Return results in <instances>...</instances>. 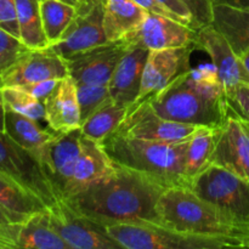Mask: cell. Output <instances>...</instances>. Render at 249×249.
<instances>
[{
  "label": "cell",
  "mask_w": 249,
  "mask_h": 249,
  "mask_svg": "<svg viewBox=\"0 0 249 249\" xmlns=\"http://www.w3.org/2000/svg\"><path fill=\"white\" fill-rule=\"evenodd\" d=\"M165 187L130 168L116 163L105 179L63 199L70 208L102 225L157 224L158 199Z\"/></svg>",
  "instance_id": "1"
},
{
  "label": "cell",
  "mask_w": 249,
  "mask_h": 249,
  "mask_svg": "<svg viewBox=\"0 0 249 249\" xmlns=\"http://www.w3.org/2000/svg\"><path fill=\"white\" fill-rule=\"evenodd\" d=\"M189 140L160 142L141 140L113 133L102 142L114 163L147 175L165 189L190 186L185 174V157Z\"/></svg>",
  "instance_id": "2"
},
{
  "label": "cell",
  "mask_w": 249,
  "mask_h": 249,
  "mask_svg": "<svg viewBox=\"0 0 249 249\" xmlns=\"http://www.w3.org/2000/svg\"><path fill=\"white\" fill-rule=\"evenodd\" d=\"M160 225L189 235L231 241L237 248H249V240L223 213L199 198L189 186L165 189L158 199Z\"/></svg>",
  "instance_id": "3"
},
{
  "label": "cell",
  "mask_w": 249,
  "mask_h": 249,
  "mask_svg": "<svg viewBox=\"0 0 249 249\" xmlns=\"http://www.w3.org/2000/svg\"><path fill=\"white\" fill-rule=\"evenodd\" d=\"M146 101L163 118L194 125L220 128L231 111L228 100H213L197 91L186 72Z\"/></svg>",
  "instance_id": "4"
},
{
  "label": "cell",
  "mask_w": 249,
  "mask_h": 249,
  "mask_svg": "<svg viewBox=\"0 0 249 249\" xmlns=\"http://www.w3.org/2000/svg\"><path fill=\"white\" fill-rule=\"evenodd\" d=\"M189 187L223 213L249 240V180L211 163L191 180Z\"/></svg>",
  "instance_id": "5"
},
{
  "label": "cell",
  "mask_w": 249,
  "mask_h": 249,
  "mask_svg": "<svg viewBox=\"0 0 249 249\" xmlns=\"http://www.w3.org/2000/svg\"><path fill=\"white\" fill-rule=\"evenodd\" d=\"M107 232L128 249H221L237 248L224 238L178 232L157 224H111Z\"/></svg>",
  "instance_id": "6"
},
{
  "label": "cell",
  "mask_w": 249,
  "mask_h": 249,
  "mask_svg": "<svg viewBox=\"0 0 249 249\" xmlns=\"http://www.w3.org/2000/svg\"><path fill=\"white\" fill-rule=\"evenodd\" d=\"M0 172L53 207L58 202L36 153L0 131Z\"/></svg>",
  "instance_id": "7"
},
{
  "label": "cell",
  "mask_w": 249,
  "mask_h": 249,
  "mask_svg": "<svg viewBox=\"0 0 249 249\" xmlns=\"http://www.w3.org/2000/svg\"><path fill=\"white\" fill-rule=\"evenodd\" d=\"M82 130L57 133L36 153L58 201L67 197L75 164L80 155Z\"/></svg>",
  "instance_id": "8"
},
{
  "label": "cell",
  "mask_w": 249,
  "mask_h": 249,
  "mask_svg": "<svg viewBox=\"0 0 249 249\" xmlns=\"http://www.w3.org/2000/svg\"><path fill=\"white\" fill-rule=\"evenodd\" d=\"M53 230L71 249H118L122 246L107 232L106 226L77 213L63 201L48 208Z\"/></svg>",
  "instance_id": "9"
},
{
  "label": "cell",
  "mask_w": 249,
  "mask_h": 249,
  "mask_svg": "<svg viewBox=\"0 0 249 249\" xmlns=\"http://www.w3.org/2000/svg\"><path fill=\"white\" fill-rule=\"evenodd\" d=\"M198 126L163 118L153 111L147 101L134 105L114 133L141 140L160 142H181L189 140Z\"/></svg>",
  "instance_id": "10"
},
{
  "label": "cell",
  "mask_w": 249,
  "mask_h": 249,
  "mask_svg": "<svg viewBox=\"0 0 249 249\" xmlns=\"http://www.w3.org/2000/svg\"><path fill=\"white\" fill-rule=\"evenodd\" d=\"M105 0H85L77 7V15L62 39L51 50L67 58L75 53L108 43L104 31Z\"/></svg>",
  "instance_id": "11"
},
{
  "label": "cell",
  "mask_w": 249,
  "mask_h": 249,
  "mask_svg": "<svg viewBox=\"0 0 249 249\" xmlns=\"http://www.w3.org/2000/svg\"><path fill=\"white\" fill-rule=\"evenodd\" d=\"M130 43L108 41L65 58L68 74L77 84L108 85L112 74Z\"/></svg>",
  "instance_id": "12"
},
{
  "label": "cell",
  "mask_w": 249,
  "mask_h": 249,
  "mask_svg": "<svg viewBox=\"0 0 249 249\" xmlns=\"http://www.w3.org/2000/svg\"><path fill=\"white\" fill-rule=\"evenodd\" d=\"M195 44L197 49L203 50L211 57L218 70L228 101L232 99L240 85L249 84V73L240 56L236 55L225 36L212 24L197 31Z\"/></svg>",
  "instance_id": "13"
},
{
  "label": "cell",
  "mask_w": 249,
  "mask_h": 249,
  "mask_svg": "<svg viewBox=\"0 0 249 249\" xmlns=\"http://www.w3.org/2000/svg\"><path fill=\"white\" fill-rule=\"evenodd\" d=\"M195 50H197L196 44L150 51L143 68L140 92L133 106L160 92L175 78L187 72L191 68L190 57Z\"/></svg>",
  "instance_id": "14"
},
{
  "label": "cell",
  "mask_w": 249,
  "mask_h": 249,
  "mask_svg": "<svg viewBox=\"0 0 249 249\" xmlns=\"http://www.w3.org/2000/svg\"><path fill=\"white\" fill-rule=\"evenodd\" d=\"M212 163L249 180V123L232 108L220 128Z\"/></svg>",
  "instance_id": "15"
},
{
  "label": "cell",
  "mask_w": 249,
  "mask_h": 249,
  "mask_svg": "<svg viewBox=\"0 0 249 249\" xmlns=\"http://www.w3.org/2000/svg\"><path fill=\"white\" fill-rule=\"evenodd\" d=\"M67 75L65 58L50 48L28 50L16 62L0 72L2 87H26L49 79H63Z\"/></svg>",
  "instance_id": "16"
},
{
  "label": "cell",
  "mask_w": 249,
  "mask_h": 249,
  "mask_svg": "<svg viewBox=\"0 0 249 249\" xmlns=\"http://www.w3.org/2000/svg\"><path fill=\"white\" fill-rule=\"evenodd\" d=\"M197 31L170 17L151 14L146 16L138 29L125 36V40L152 50L180 48L195 44Z\"/></svg>",
  "instance_id": "17"
},
{
  "label": "cell",
  "mask_w": 249,
  "mask_h": 249,
  "mask_svg": "<svg viewBox=\"0 0 249 249\" xmlns=\"http://www.w3.org/2000/svg\"><path fill=\"white\" fill-rule=\"evenodd\" d=\"M148 53V49L130 44L109 80V94L114 101L129 108L133 106L140 92L143 68Z\"/></svg>",
  "instance_id": "18"
},
{
  "label": "cell",
  "mask_w": 249,
  "mask_h": 249,
  "mask_svg": "<svg viewBox=\"0 0 249 249\" xmlns=\"http://www.w3.org/2000/svg\"><path fill=\"white\" fill-rule=\"evenodd\" d=\"M43 104L45 122L53 133H65L82 126L77 83L70 74L58 82Z\"/></svg>",
  "instance_id": "19"
},
{
  "label": "cell",
  "mask_w": 249,
  "mask_h": 249,
  "mask_svg": "<svg viewBox=\"0 0 249 249\" xmlns=\"http://www.w3.org/2000/svg\"><path fill=\"white\" fill-rule=\"evenodd\" d=\"M114 170L116 163L106 152L102 142H97L83 135L80 140V155L75 164L67 197L105 179Z\"/></svg>",
  "instance_id": "20"
},
{
  "label": "cell",
  "mask_w": 249,
  "mask_h": 249,
  "mask_svg": "<svg viewBox=\"0 0 249 249\" xmlns=\"http://www.w3.org/2000/svg\"><path fill=\"white\" fill-rule=\"evenodd\" d=\"M147 10L134 0H105L104 31L108 41H118L140 27Z\"/></svg>",
  "instance_id": "21"
},
{
  "label": "cell",
  "mask_w": 249,
  "mask_h": 249,
  "mask_svg": "<svg viewBox=\"0 0 249 249\" xmlns=\"http://www.w3.org/2000/svg\"><path fill=\"white\" fill-rule=\"evenodd\" d=\"M212 26L220 32L237 56L249 49V10L213 4Z\"/></svg>",
  "instance_id": "22"
},
{
  "label": "cell",
  "mask_w": 249,
  "mask_h": 249,
  "mask_svg": "<svg viewBox=\"0 0 249 249\" xmlns=\"http://www.w3.org/2000/svg\"><path fill=\"white\" fill-rule=\"evenodd\" d=\"M17 248L71 249L51 226L48 209L29 216L18 225Z\"/></svg>",
  "instance_id": "23"
},
{
  "label": "cell",
  "mask_w": 249,
  "mask_h": 249,
  "mask_svg": "<svg viewBox=\"0 0 249 249\" xmlns=\"http://www.w3.org/2000/svg\"><path fill=\"white\" fill-rule=\"evenodd\" d=\"M4 133L22 147L36 153L57 133L41 128L38 122L5 107Z\"/></svg>",
  "instance_id": "24"
},
{
  "label": "cell",
  "mask_w": 249,
  "mask_h": 249,
  "mask_svg": "<svg viewBox=\"0 0 249 249\" xmlns=\"http://www.w3.org/2000/svg\"><path fill=\"white\" fill-rule=\"evenodd\" d=\"M220 128L198 126L194 135L189 139L185 157V174L190 182L212 163Z\"/></svg>",
  "instance_id": "25"
},
{
  "label": "cell",
  "mask_w": 249,
  "mask_h": 249,
  "mask_svg": "<svg viewBox=\"0 0 249 249\" xmlns=\"http://www.w3.org/2000/svg\"><path fill=\"white\" fill-rule=\"evenodd\" d=\"M128 111L129 107L113 99L108 100L83 122L80 126L82 134L97 142H104L118 129Z\"/></svg>",
  "instance_id": "26"
},
{
  "label": "cell",
  "mask_w": 249,
  "mask_h": 249,
  "mask_svg": "<svg viewBox=\"0 0 249 249\" xmlns=\"http://www.w3.org/2000/svg\"><path fill=\"white\" fill-rule=\"evenodd\" d=\"M19 39L29 50L50 48L43 28L40 0H16Z\"/></svg>",
  "instance_id": "27"
},
{
  "label": "cell",
  "mask_w": 249,
  "mask_h": 249,
  "mask_svg": "<svg viewBox=\"0 0 249 249\" xmlns=\"http://www.w3.org/2000/svg\"><path fill=\"white\" fill-rule=\"evenodd\" d=\"M43 28L50 46L62 39L77 15V7L63 0H40Z\"/></svg>",
  "instance_id": "28"
},
{
  "label": "cell",
  "mask_w": 249,
  "mask_h": 249,
  "mask_svg": "<svg viewBox=\"0 0 249 249\" xmlns=\"http://www.w3.org/2000/svg\"><path fill=\"white\" fill-rule=\"evenodd\" d=\"M0 206L7 211L31 216L48 209L40 198L27 191L9 177L0 172Z\"/></svg>",
  "instance_id": "29"
},
{
  "label": "cell",
  "mask_w": 249,
  "mask_h": 249,
  "mask_svg": "<svg viewBox=\"0 0 249 249\" xmlns=\"http://www.w3.org/2000/svg\"><path fill=\"white\" fill-rule=\"evenodd\" d=\"M186 78L190 84L204 96L213 100H228L218 70L213 62L190 68L186 72Z\"/></svg>",
  "instance_id": "30"
},
{
  "label": "cell",
  "mask_w": 249,
  "mask_h": 249,
  "mask_svg": "<svg viewBox=\"0 0 249 249\" xmlns=\"http://www.w3.org/2000/svg\"><path fill=\"white\" fill-rule=\"evenodd\" d=\"M1 94L5 107L36 122L45 121V107L43 102L22 87H2Z\"/></svg>",
  "instance_id": "31"
},
{
  "label": "cell",
  "mask_w": 249,
  "mask_h": 249,
  "mask_svg": "<svg viewBox=\"0 0 249 249\" xmlns=\"http://www.w3.org/2000/svg\"><path fill=\"white\" fill-rule=\"evenodd\" d=\"M82 123L105 102L111 100L108 85L77 84Z\"/></svg>",
  "instance_id": "32"
},
{
  "label": "cell",
  "mask_w": 249,
  "mask_h": 249,
  "mask_svg": "<svg viewBox=\"0 0 249 249\" xmlns=\"http://www.w3.org/2000/svg\"><path fill=\"white\" fill-rule=\"evenodd\" d=\"M28 50L18 36L0 27V72L16 62Z\"/></svg>",
  "instance_id": "33"
},
{
  "label": "cell",
  "mask_w": 249,
  "mask_h": 249,
  "mask_svg": "<svg viewBox=\"0 0 249 249\" xmlns=\"http://www.w3.org/2000/svg\"><path fill=\"white\" fill-rule=\"evenodd\" d=\"M191 10L195 21V29L212 24L213 21V1L212 0H182Z\"/></svg>",
  "instance_id": "34"
},
{
  "label": "cell",
  "mask_w": 249,
  "mask_h": 249,
  "mask_svg": "<svg viewBox=\"0 0 249 249\" xmlns=\"http://www.w3.org/2000/svg\"><path fill=\"white\" fill-rule=\"evenodd\" d=\"M0 27L19 38L16 0H0Z\"/></svg>",
  "instance_id": "35"
},
{
  "label": "cell",
  "mask_w": 249,
  "mask_h": 249,
  "mask_svg": "<svg viewBox=\"0 0 249 249\" xmlns=\"http://www.w3.org/2000/svg\"><path fill=\"white\" fill-rule=\"evenodd\" d=\"M229 105L235 113L249 123V84L240 85Z\"/></svg>",
  "instance_id": "36"
},
{
  "label": "cell",
  "mask_w": 249,
  "mask_h": 249,
  "mask_svg": "<svg viewBox=\"0 0 249 249\" xmlns=\"http://www.w3.org/2000/svg\"><path fill=\"white\" fill-rule=\"evenodd\" d=\"M157 1L162 6H164L165 9L169 10L172 14H174L182 23L195 28V21L191 10L189 9V6L182 0H157Z\"/></svg>",
  "instance_id": "37"
},
{
  "label": "cell",
  "mask_w": 249,
  "mask_h": 249,
  "mask_svg": "<svg viewBox=\"0 0 249 249\" xmlns=\"http://www.w3.org/2000/svg\"><path fill=\"white\" fill-rule=\"evenodd\" d=\"M60 80L61 79H49V80H44V82L36 83V84L26 85V87H22V88L26 89L28 92H31L34 97H36V99L40 100L41 102H44L46 97L53 92V90L55 89L56 85L58 84Z\"/></svg>",
  "instance_id": "38"
},
{
  "label": "cell",
  "mask_w": 249,
  "mask_h": 249,
  "mask_svg": "<svg viewBox=\"0 0 249 249\" xmlns=\"http://www.w3.org/2000/svg\"><path fill=\"white\" fill-rule=\"evenodd\" d=\"M19 224L0 225V249H17L16 240Z\"/></svg>",
  "instance_id": "39"
},
{
  "label": "cell",
  "mask_w": 249,
  "mask_h": 249,
  "mask_svg": "<svg viewBox=\"0 0 249 249\" xmlns=\"http://www.w3.org/2000/svg\"><path fill=\"white\" fill-rule=\"evenodd\" d=\"M134 1L138 2L140 6H142L143 9L147 10V11L151 12V14L162 15V16L170 17V18H174V19H177V21L181 22L179 18H178L177 16H175L174 14H172L169 10L165 9L164 6H162V5H160V2L157 1V0H134ZM181 23H182V22H181Z\"/></svg>",
  "instance_id": "40"
},
{
  "label": "cell",
  "mask_w": 249,
  "mask_h": 249,
  "mask_svg": "<svg viewBox=\"0 0 249 249\" xmlns=\"http://www.w3.org/2000/svg\"><path fill=\"white\" fill-rule=\"evenodd\" d=\"M29 216L23 215V214L15 213V212L7 211L2 206H0V225L2 224H18L23 223Z\"/></svg>",
  "instance_id": "41"
},
{
  "label": "cell",
  "mask_w": 249,
  "mask_h": 249,
  "mask_svg": "<svg viewBox=\"0 0 249 249\" xmlns=\"http://www.w3.org/2000/svg\"><path fill=\"white\" fill-rule=\"evenodd\" d=\"M212 1H213V4H223L229 5V6L249 10V0H212Z\"/></svg>",
  "instance_id": "42"
},
{
  "label": "cell",
  "mask_w": 249,
  "mask_h": 249,
  "mask_svg": "<svg viewBox=\"0 0 249 249\" xmlns=\"http://www.w3.org/2000/svg\"><path fill=\"white\" fill-rule=\"evenodd\" d=\"M1 88H2V83H1V77H0V131L4 133V122H5V104H4V99H2V94H1Z\"/></svg>",
  "instance_id": "43"
},
{
  "label": "cell",
  "mask_w": 249,
  "mask_h": 249,
  "mask_svg": "<svg viewBox=\"0 0 249 249\" xmlns=\"http://www.w3.org/2000/svg\"><path fill=\"white\" fill-rule=\"evenodd\" d=\"M240 58H241V61H242L243 66L246 67V70H247L249 73V49L248 50H246L242 55H240Z\"/></svg>",
  "instance_id": "44"
},
{
  "label": "cell",
  "mask_w": 249,
  "mask_h": 249,
  "mask_svg": "<svg viewBox=\"0 0 249 249\" xmlns=\"http://www.w3.org/2000/svg\"><path fill=\"white\" fill-rule=\"evenodd\" d=\"M63 1L68 2V4H72V5H74L75 7H78V6H80V5H82L83 2L85 1V0H63Z\"/></svg>",
  "instance_id": "45"
}]
</instances>
